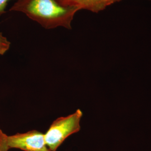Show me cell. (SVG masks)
I'll list each match as a JSON object with an SVG mask.
<instances>
[{
	"label": "cell",
	"mask_w": 151,
	"mask_h": 151,
	"mask_svg": "<svg viewBox=\"0 0 151 151\" xmlns=\"http://www.w3.org/2000/svg\"><path fill=\"white\" fill-rule=\"evenodd\" d=\"M10 11L22 12L47 29H71L74 16L79 10L63 5L57 0H16Z\"/></svg>",
	"instance_id": "obj_1"
},
{
	"label": "cell",
	"mask_w": 151,
	"mask_h": 151,
	"mask_svg": "<svg viewBox=\"0 0 151 151\" xmlns=\"http://www.w3.org/2000/svg\"><path fill=\"white\" fill-rule=\"evenodd\" d=\"M82 115L81 110L77 109L73 113L53 121L44 134L46 144L50 151H57L68 137L80 130Z\"/></svg>",
	"instance_id": "obj_2"
},
{
	"label": "cell",
	"mask_w": 151,
	"mask_h": 151,
	"mask_svg": "<svg viewBox=\"0 0 151 151\" xmlns=\"http://www.w3.org/2000/svg\"><path fill=\"white\" fill-rule=\"evenodd\" d=\"M7 145L10 149L23 151H51L46 144L44 134L37 130L8 135Z\"/></svg>",
	"instance_id": "obj_3"
},
{
	"label": "cell",
	"mask_w": 151,
	"mask_h": 151,
	"mask_svg": "<svg viewBox=\"0 0 151 151\" xmlns=\"http://www.w3.org/2000/svg\"><path fill=\"white\" fill-rule=\"evenodd\" d=\"M63 5L98 13L114 3V0H57Z\"/></svg>",
	"instance_id": "obj_4"
},
{
	"label": "cell",
	"mask_w": 151,
	"mask_h": 151,
	"mask_svg": "<svg viewBox=\"0 0 151 151\" xmlns=\"http://www.w3.org/2000/svg\"><path fill=\"white\" fill-rule=\"evenodd\" d=\"M11 43L0 32V55H4L9 49Z\"/></svg>",
	"instance_id": "obj_5"
},
{
	"label": "cell",
	"mask_w": 151,
	"mask_h": 151,
	"mask_svg": "<svg viewBox=\"0 0 151 151\" xmlns=\"http://www.w3.org/2000/svg\"><path fill=\"white\" fill-rule=\"evenodd\" d=\"M7 137L0 129V151H8L10 149L7 145Z\"/></svg>",
	"instance_id": "obj_6"
},
{
	"label": "cell",
	"mask_w": 151,
	"mask_h": 151,
	"mask_svg": "<svg viewBox=\"0 0 151 151\" xmlns=\"http://www.w3.org/2000/svg\"><path fill=\"white\" fill-rule=\"evenodd\" d=\"M10 0H0V16L5 12V9L8 2Z\"/></svg>",
	"instance_id": "obj_7"
},
{
	"label": "cell",
	"mask_w": 151,
	"mask_h": 151,
	"mask_svg": "<svg viewBox=\"0 0 151 151\" xmlns=\"http://www.w3.org/2000/svg\"><path fill=\"white\" fill-rule=\"evenodd\" d=\"M120 1H121V0H114V3H115L116 2H119Z\"/></svg>",
	"instance_id": "obj_8"
}]
</instances>
